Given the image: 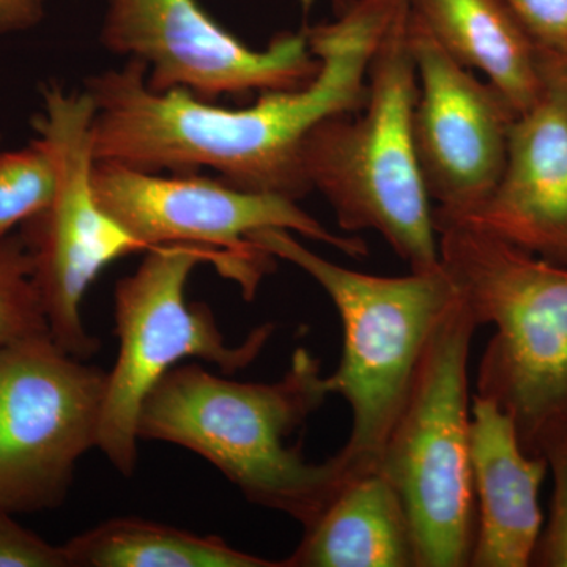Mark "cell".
I'll return each mask as SVG.
<instances>
[{"label": "cell", "mask_w": 567, "mask_h": 567, "mask_svg": "<svg viewBox=\"0 0 567 567\" xmlns=\"http://www.w3.org/2000/svg\"><path fill=\"white\" fill-rule=\"evenodd\" d=\"M453 219L567 267V117L543 102L514 118L505 169L477 207Z\"/></svg>", "instance_id": "4fadbf2b"}, {"label": "cell", "mask_w": 567, "mask_h": 567, "mask_svg": "<svg viewBox=\"0 0 567 567\" xmlns=\"http://www.w3.org/2000/svg\"><path fill=\"white\" fill-rule=\"evenodd\" d=\"M282 567H417L412 522L379 468L349 477Z\"/></svg>", "instance_id": "9a60e30c"}, {"label": "cell", "mask_w": 567, "mask_h": 567, "mask_svg": "<svg viewBox=\"0 0 567 567\" xmlns=\"http://www.w3.org/2000/svg\"><path fill=\"white\" fill-rule=\"evenodd\" d=\"M54 189V162L39 137L20 151L0 153V238L43 212Z\"/></svg>", "instance_id": "ac0fdd59"}, {"label": "cell", "mask_w": 567, "mask_h": 567, "mask_svg": "<svg viewBox=\"0 0 567 567\" xmlns=\"http://www.w3.org/2000/svg\"><path fill=\"white\" fill-rule=\"evenodd\" d=\"M0 567H70L65 547L48 543L0 506Z\"/></svg>", "instance_id": "44dd1931"}, {"label": "cell", "mask_w": 567, "mask_h": 567, "mask_svg": "<svg viewBox=\"0 0 567 567\" xmlns=\"http://www.w3.org/2000/svg\"><path fill=\"white\" fill-rule=\"evenodd\" d=\"M409 41L420 81L417 163L434 215L457 218L483 203L502 177L518 114L491 82L454 61L412 11Z\"/></svg>", "instance_id": "7c38bea8"}, {"label": "cell", "mask_w": 567, "mask_h": 567, "mask_svg": "<svg viewBox=\"0 0 567 567\" xmlns=\"http://www.w3.org/2000/svg\"><path fill=\"white\" fill-rule=\"evenodd\" d=\"M436 43L470 70H480L517 114L544 100L537 50L503 0H406Z\"/></svg>", "instance_id": "2e32d148"}, {"label": "cell", "mask_w": 567, "mask_h": 567, "mask_svg": "<svg viewBox=\"0 0 567 567\" xmlns=\"http://www.w3.org/2000/svg\"><path fill=\"white\" fill-rule=\"evenodd\" d=\"M50 334L21 234L0 238V349Z\"/></svg>", "instance_id": "d6986e66"}, {"label": "cell", "mask_w": 567, "mask_h": 567, "mask_svg": "<svg viewBox=\"0 0 567 567\" xmlns=\"http://www.w3.org/2000/svg\"><path fill=\"white\" fill-rule=\"evenodd\" d=\"M537 69L544 96L557 104L567 117V52L537 51Z\"/></svg>", "instance_id": "603a6c76"}, {"label": "cell", "mask_w": 567, "mask_h": 567, "mask_svg": "<svg viewBox=\"0 0 567 567\" xmlns=\"http://www.w3.org/2000/svg\"><path fill=\"white\" fill-rule=\"evenodd\" d=\"M409 17L406 6L375 48L363 110L316 125L301 163L311 192L328 200L342 230L379 233L410 270L423 274L442 262L413 141L420 81Z\"/></svg>", "instance_id": "277c9868"}, {"label": "cell", "mask_w": 567, "mask_h": 567, "mask_svg": "<svg viewBox=\"0 0 567 567\" xmlns=\"http://www.w3.org/2000/svg\"><path fill=\"white\" fill-rule=\"evenodd\" d=\"M93 117L95 104L85 89H44L43 110L33 126L54 162V196L20 230L52 341L81 360L102 349L81 316L89 287L107 265L144 251L96 199Z\"/></svg>", "instance_id": "ba28073f"}, {"label": "cell", "mask_w": 567, "mask_h": 567, "mask_svg": "<svg viewBox=\"0 0 567 567\" xmlns=\"http://www.w3.org/2000/svg\"><path fill=\"white\" fill-rule=\"evenodd\" d=\"M93 189L107 215L144 251L166 245H196L218 251L234 268V281L251 300L274 257L249 241L262 229H284L363 259V238L330 233L289 197L245 192L229 183L181 173L164 177L125 164L96 162Z\"/></svg>", "instance_id": "9c48e42d"}, {"label": "cell", "mask_w": 567, "mask_h": 567, "mask_svg": "<svg viewBox=\"0 0 567 567\" xmlns=\"http://www.w3.org/2000/svg\"><path fill=\"white\" fill-rule=\"evenodd\" d=\"M102 41L112 54L144 63L153 91L183 89L212 103L223 95L297 91L320 69L306 32L251 50L196 0H107Z\"/></svg>", "instance_id": "8fae6325"}, {"label": "cell", "mask_w": 567, "mask_h": 567, "mask_svg": "<svg viewBox=\"0 0 567 567\" xmlns=\"http://www.w3.org/2000/svg\"><path fill=\"white\" fill-rule=\"evenodd\" d=\"M405 7V0H346L334 21L306 31L320 61L315 80L297 91L262 92L240 110L183 89L153 91L144 63L133 59L89 78L95 159L151 173L210 167L235 188L298 203L311 193L301 163L306 136L324 118L363 110L369 63Z\"/></svg>", "instance_id": "6da1fadb"}, {"label": "cell", "mask_w": 567, "mask_h": 567, "mask_svg": "<svg viewBox=\"0 0 567 567\" xmlns=\"http://www.w3.org/2000/svg\"><path fill=\"white\" fill-rule=\"evenodd\" d=\"M70 567H282L246 554L223 537L140 517L103 522L63 544Z\"/></svg>", "instance_id": "e0dca14e"}, {"label": "cell", "mask_w": 567, "mask_h": 567, "mask_svg": "<svg viewBox=\"0 0 567 567\" xmlns=\"http://www.w3.org/2000/svg\"><path fill=\"white\" fill-rule=\"evenodd\" d=\"M551 488L550 511L540 529L532 566L567 567V453L548 458Z\"/></svg>", "instance_id": "ffe728a7"}, {"label": "cell", "mask_w": 567, "mask_h": 567, "mask_svg": "<svg viewBox=\"0 0 567 567\" xmlns=\"http://www.w3.org/2000/svg\"><path fill=\"white\" fill-rule=\"evenodd\" d=\"M470 456L477 529L473 567H528L544 517L539 492L547 458L529 456L516 425L492 399L473 395Z\"/></svg>", "instance_id": "5bb4252c"}, {"label": "cell", "mask_w": 567, "mask_h": 567, "mask_svg": "<svg viewBox=\"0 0 567 567\" xmlns=\"http://www.w3.org/2000/svg\"><path fill=\"white\" fill-rule=\"evenodd\" d=\"M440 262L495 334L477 369V395L516 425L533 457L567 453V267L472 224L434 219Z\"/></svg>", "instance_id": "3957f363"}, {"label": "cell", "mask_w": 567, "mask_h": 567, "mask_svg": "<svg viewBox=\"0 0 567 567\" xmlns=\"http://www.w3.org/2000/svg\"><path fill=\"white\" fill-rule=\"evenodd\" d=\"M110 372L51 334L3 347L0 506L37 514L65 502L80 458L99 447Z\"/></svg>", "instance_id": "30bf717a"}, {"label": "cell", "mask_w": 567, "mask_h": 567, "mask_svg": "<svg viewBox=\"0 0 567 567\" xmlns=\"http://www.w3.org/2000/svg\"><path fill=\"white\" fill-rule=\"evenodd\" d=\"M249 241L311 276L338 309L344 342L327 385L352 412V431L338 454L354 475L377 468L425 347L457 287L443 265L398 278L350 270L306 248L289 230H257Z\"/></svg>", "instance_id": "5b68a950"}, {"label": "cell", "mask_w": 567, "mask_h": 567, "mask_svg": "<svg viewBox=\"0 0 567 567\" xmlns=\"http://www.w3.org/2000/svg\"><path fill=\"white\" fill-rule=\"evenodd\" d=\"M2 377H3V347L0 349V385H2Z\"/></svg>", "instance_id": "d4e9b609"}, {"label": "cell", "mask_w": 567, "mask_h": 567, "mask_svg": "<svg viewBox=\"0 0 567 567\" xmlns=\"http://www.w3.org/2000/svg\"><path fill=\"white\" fill-rule=\"evenodd\" d=\"M537 51L567 52V0H503Z\"/></svg>", "instance_id": "7402d4cb"}, {"label": "cell", "mask_w": 567, "mask_h": 567, "mask_svg": "<svg viewBox=\"0 0 567 567\" xmlns=\"http://www.w3.org/2000/svg\"><path fill=\"white\" fill-rule=\"evenodd\" d=\"M477 327L457 290L425 347L377 465L404 502L417 567L472 565L477 511L468 361Z\"/></svg>", "instance_id": "8992f818"}, {"label": "cell", "mask_w": 567, "mask_h": 567, "mask_svg": "<svg viewBox=\"0 0 567 567\" xmlns=\"http://www.w3.org/2000/svg\"><path fill=\"white\" fill-rule=\"evenodd\" d=\"M213 264L234 279L229 260L196 245H166L145 251L140 267L114 289L118 354L107 379L99 450L123 476H132L140 458L137 421L142 402L169 369L194 358L235 374L257 360L275 331L265 323L241 344L226 341L213 311L188 303L186 284L197 265Z\"/></svg>", "instance_id": "52a82bcc"}, {"label": "cell", "mask_w": 567, "mask_h": 567, "mask_svg": "<svg viewBox=\"0 0 567 567\" xmlns=\"http://www.w3.org/2000/svg\"><path fill=\"white\" fill-rule=\"evenodd\" d=\"M322 364L293 353L281 380L235 382L203 365H175L144 399L141 440L173 443L215 465L248 502L311 524L349 477L344 458L315 464L290 439L330 395Z\"/></svg>", "instance_id": "7a4b0ae2"}, {"label": "cell", "mask_w": 567, "mask_h": 567, "mask_svg": "<svg viewBox=\"0 0 567 567\" xmlns=\"http://www.w3.org/2000/svg\"><path fill=\"white\" fill-rule=\"evenodd\" d=\"M44 14V0H0V35L35 28Z\"/></svg>", "instance_id": "cb8c5ba5"}]
</instances>
